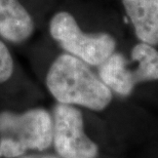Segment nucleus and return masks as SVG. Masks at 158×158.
<instances>
[{
  "label": "nucleus",
  "mask_w": 158,
  "mask_h": 158,
  "mask_svg": "<svg viewBox=\"0 0 158 158\" xmlns=\"http://www.w3.org/2000/svg\"><path fill=\"white\" fill-rule=\"evenodd\" d=\"M86 63L69 53L59 56L46 75V86L60 104L102 111L112 101V90Z\"/></svg>",
  "instance_id": "f257e3e1"
},
{
  "label": "nucleus",
  "mask_w": 158,
  "mask_h": 158,
  "mask_svg": "<svg viewBox=\"0 0 158 158\" xmlns=\"http://www.w3.org/2000/svg\"><path fill=\"white\" fill-rule=\"evenodd\" d=\"M53 121L43 109L0 113V157L17 158L27 150H45L52 143Z\"/></svg>",
  "instance_id": "f03ea898"
},
{
  "label": "nucleus",
  "mask_w": 158,
  "mask_h": 158,
  "mask_svg": "<svg viewBox=\"0 0 158 158\" xmlns=\"http://www.w3.org/2000/svg\"><path fill=\"white\" fill-rule=\"evenodd\" d=\"M99 77L112 91L127 97L137 84L158 80V50L140 41L131 48L129 58L115 52L100 66Z\"/></svg>",
  "instance_id": "7ed1b4c3"
},
{
  "label": "nucleus",
  "mask_w": 158,
  "mask_h": 158,
  "mask_svg": "<svg viewBox=\"0 0 158 158\" xmlns=\"http://www.w3.org/2000/svg\"><path fill=\"white\" fill-rule=\"evenodd\" d=\"M49 33L69 55L90 66H100L116 50V39L109 33H85L68 11H60L49 23Z\"/></svg>",
  "instance_id": "20e7f679"
},
{
  "label": "nucleus",
  "mask_w": 158,
  "mask_h": 158,
  "mask_svg": "<svg viewBox=\"0 0 158 158\" xmlns=\"http://www.w3.org/2000/svg\"><path fill=\"white\" fill-rule=\"evenodd\" d=\"M52 142L63 158H96L98 146L85 135L81 112L75 107L58 104L53 109Z\"/></svg>",
  "instance_id": "39448f33"
},
{
  "label": "nucleus",
  "mask_w": 158,
  "mask_h": 158,
  "mask_svg": "<svg viewBox=\"0 0 158 158\" xmlns=\"http://www.w3.org/2000/svg\"><path fill=\"white\" fill-rule=\"evenodd\" d=\"M121 1L138 39L151 45H158V0Z\"/></svg>",
  "instance_id": "423d86ee"
},
{
  "label": "nucleus",
  "mask_w": 158,
  "mask_h": 158,
  "mask_svg": "<svg viewBox=\"0 0 158 158\" xmlns=\"http://www.w3.org/2000/svg\"><path fill=\"white\" fill-rule=\"evenodd\" d=\"M33 30L32 18L19 0H0V36L11 42H22Z\"/></svg>",
  "instance_id": "0eeeda50"
},
{
  "label": "nucleus",
  "mask_w": 158,
  "mask_h": 158,
  "mask_svg": "<svg viewBox=\"0 0 158 158\" xmlns=\"http://www.w3.org/2000/svg\"><path fill=\"white\" fill-rule=\"evenodd\" d=\"M14 72V61L8 48L0 41V83L8 80Z\"/></svg>",
  "instance_id": "6e6552de"
},
{
  "label": "nucleus",
  "mask_w": 158,
  "mask_h": 158,
  "mask_svg": "<svg viewBox=\"0 0 158 158\" xmlns=\"http://www.w3.org/2000/svg\"><path fill=\"white\" fill-rule=\"evenodd\" d=\"M23 158H38V157H23ZM41 158H58V157H53V156H45V157H41Z\"/></svg>",
  "instance_id": "1a4fd4ad"
}]
</instances>
